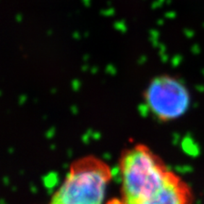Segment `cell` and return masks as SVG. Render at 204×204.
I'll list each match as a JSON object with an SVG mask.
<instances>
[{"label":"cell","instance_id":"cell-1","mask_svg":"<svg viewBox=\"0 0 204 204\" xmlns=\"http://www.w3.org/2000/svg\"><path fill=\"white\" fill-rule=\"evenodd\" d=\"M121 194L115 204H136L160 189L172 171L144 144L123 151L119 163Z\"/></svg>","mask_w":204,"mask_h":204},{"label":"cell","instance_id":"cell-2","mask_svg":"<svg viewBox=\"0 0 204 204\" xmlns=\"http://www.w3.org/2000/svg\"><path fill=\"white\" fill-rule=\"evenodd\" d=\"M112 179L110 166L89 155L76 160L48 204H103Z\"/></svg>","mask_w":204,"mask_h":204},{"label":"cell","instance_id":"cell-3","mask_svg":"<svg viewBox=\"0 0 204 204\" xmlns=\"http://www.w3.org/2000/svg\"><path fill=\"white\" fill-rule=\"evenodd\" d=\"M190 93L180 79L157 76L144 92V103L152 116L162 122L179 119L189 110Z\"/></svg>","mask_w":204,"mask_h":204},{"label":"cell","instance_id":"cell-4","mask_svg":"<svg viewBox=\"0 0 204 204\" xmlns=\"http://www.w3.org/2000/svg\"><path fill=\"white\" fill-rule=\"evenodd\" d=\"M193 192L186 181L179 175L171 172L163 186L136 204H192ZM108 204H115L109 202Z\"/></svg>","mask_w":204,"mask_h":204}]
</instances>
